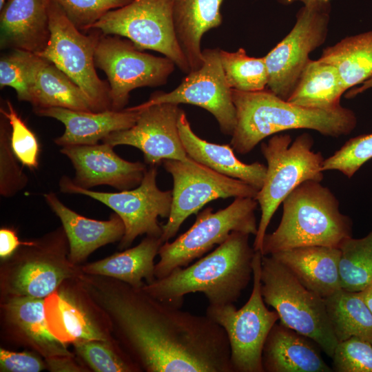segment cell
I'll list each match as a JSON object with an SVG mask.
<instances>
[{
  "mask_svg": "<svg viewBox=\"0 0 372 372\" xmlns=\"http://www.w3.org/2000/svg\"><path fill=\"white\" fill-rule=\"evenodd\" d=\"M137 367L147 372H232L224 329L121 282L95 292Z\"/></svg>",
  "mask_w": 372,
  "mask_h": 372,
  "instance_id": "6da1fadb",
  "label": "cell"
},
{
  "mask_svg": "<svg viewBox=\"0 0 372 372\" xmlns=\"http://www.w3.org/2000/svg\"><path fill=\"white\" fill-rule=\"evenodd\" d=\"M249 234L233 231L212 252L186 267L145 284L142 290L153 298L181 308L184 296L203 293L210 305L234 304L252 276L255 251Z\"/></svg>",
  "mask_w": 372,
  "mask_h": 372,
  "instance_id": "7a4b0ae2",
  "label": "cell"
},
{
  "mask_svg": "<svg viewBox=\"0 0 372 372\" xmlns=\"http://www.w3.org/2000/svg\"><path fill=\"white\" fill-rule=\"evenodd\" d=\"M236 125L230 145L240 154L249 153L267 136L280 132L307 129L338 138L351 134L358 123L353 110L302 107L283 100L269 90L242 92L232 89Z\"/></svg>",
  "mask_w": 372,
  "mask_h": 372,
  "instance_id": "3957f363",
  "label": "cell"
},
{
  "mask_svg": "<svg viewBox=\"0 0 372 372\" xmlns=\"http://www.w3.org/2000/svg\"><path fill=\"white\" fill-rule=\"evenodd\" d=\"M282 216L276 229L266 234L261 254L306 246L338 247L352 236L353 222L340 211L333 193L309 180L299 185L282 202Z\"/></svg>",
  "mask_w": 372,
  "mask_h": 372,
  "instance_id": "277c9868",
  "label": "cell"
},
{
  "mask_svg": "<svg viewBox=\"0 0 372 372\" xmlns=\"http://www.w3.org/2000/svg\"><path fill=\"white\" fill-rule=\"evenodd\" d=\"M313 143L312 136L307 132L293 142L288 134H276L267 143H261L267 166L263 185L255 198L261 216L253 245L254 251H261L271 218L285 198L307 180H322L325 158L321 152L312 150Z\"/></svg>",
  "mask_w": 372,
  "mask_h": 372,
  "instance_id": "5b68a950",
  "label": "cell"
},
{
  "mask_svg": "<svg viewBox=\"0 0 372 372\" xmlns=\"http://www.w3.org/2000/svg\"><path fill=\"white\" fill-rule=\"evenodd\" d=\"M260 280L263 300L277 312L280 322L314 341L331 358L338 342L324 298L271 256H262Z\"/></svg>",
  "mask_w": 372,
  "mask_h": 372,
  "instance_id": "8992f818",
  "label": "cell"
},
{
  "mask_svg": "<svg viewBox=\"0 0 372 372\" xmlns=\"http://www.w3.org/2000/svg\"><path fill=\"white\" fill-rule=\"evenodd\" d=\"M256 198L239 197L216 212L209 207L197 214L193 225L172 242L160 247V260L155 265V276L162 278L178 267L187 266L216 245L224 242L233 231L256 236L258 225Z\"/></svg>",
  "mask_w": 372,
  "mask_h": 372,
  "instance_id": "52a82bcc",
  "label": "cell"
},
{
  "mask_svg": "<svg viewBox=\"0 0 372 372\" xmlns=\"http://www.w3.org/2000/svg\"><path fill=\"white\" fill-rule=\"evenodd\" d=\"M262 254L255 251L252 261L253 288L248 301L236 309L234 304L210 305L206 316L222 327L230 346L232 372H263L262 353L267 335L279 320L265 305L261 293Z\"/></svg>",
  "mask_w": 372,
  "mask_h": 372,
  "instance_id": "ba28073f",
  "label": "cell"
},
{
  "mask_svg": "<svg viewBox=\"0 0 372 372\" xmlns=\"http://www.w3.org/2000/svg\"><path fill=\"white\" fill-rule=\"evenodd\" d=\"M48 17L50 38L44 49L36 54L56 65L83 91L92 112L111 109L109 87L95 70L94 54L100 35L82 33L51 1Z\"/></svg>",
  "mask_w": 372,
  "mask_h": 372,
  "instance_id": "9c48e42d",
  "label": "cell"
},
{
  "mask_svg": "<svg viewBox=\"0 0 372 372\" xmlns=\"http://www.w3.org/2000/svg\"><path fill=\"white\" fill-rule=\"evenodd\" d=\"M172 4L173 0H132L107 12L88 30L123 37L141 50L160 52L188 74L190 68L174 30Z\"/></svg>",
  "mask_w": 372,
  "mask_h": 372,
  "instance_id": "30bf717a",
  "label": "cell"
},
{
  "mask_svg": "<svg viewBox=\"0 0 372 372\" xmlns=\"http://www.w3.org/2000/svg\"><path fill=\"white\" fill-rule=\"evenodd\" d=\"M331 0L304 4L296 14L291 31L265 56L269 90L287 101L310 60V53L327 37Z\"/></svg>",
  "mask_w": 372,
  "mask_h": 372,
  "instance_id": "8fae6325",
  "label": "cell"
},
{
  "mask_svg": "<svg viewBox=\"0 0 372 372\" xmlns=\"http://www.w3.org/2000/svg\"><path fill=\"white\" fill-rule=\"evenodd\" d=\"M173 178L172 203L167 223L162 225L161 240L169 241L183 222L207 203L229 197L256 198L258 190L239 179L218 173L191 158L162 163Z\"/></svg>",
  "mask_w": 372,
  "mask_h": 372,
  "instance_id": "7c38bea8",
  "label": "cell"
},
{
  "mask_svg": "<svg viewBox=\"0 0 372 372\" xmlns=\"http://www.w3.org/2000/svg\"><path fill=\"white\" fill-rule=\"evenodd\" d=\"M157 174V166H150L136 188L113 193L80 187L67 176H63L59 184L61 192L87 196L119 216L125 225V234L119 244V248L123 249L128 248L138 236L161 238L162 235V225L158 218L169 217L172 190L162 191L158 187Z\"/></svg>",
  "mask_w": 372,
  "mask_h": 372,
  "instance_id": "4fadbf2b",
  "label": "cell"
},
{
  "mask_svg": "<svg viewBox=\"0 0 372 372\" xmlns=\"http://www.w3.org/2000/svg\"><path fill=\"white\" fill-rule=\"evenodd\" d=\"M94 63L107 77L114 110L124 109L133 90L165 85L176 65L165 56L145 53L127 39L103 34L96 48Z\"/></svg>",
  "mask_w": 372,
  "mask_h": 372,
  "instance_id": "5bb4252c",
  "label": "cell"
},
{
  "mask_svg": "<svg viewBox=\"0 0 372 372\" xmlns=\"http://www.w3.org/2000/svg\"><path fill=\"white\" fill-rule=\"evenodd\" d=\"M201 67L190 71L169 92L152 94L145 102L126 108L138 111L160 103L191 104L205 109L216 119L221 132L231 136L236 125V108L221 64L220 49L203 50Z\"/></svg>",
  "mask_w": 372,
  "mask_h": 372,
  "instance_id": "9a60e30c",
  "label": "cell"
},
{
  "mask_svg": "<svg viewBox=\"0 0 372 372\" xmlns=\"http://www.w3.org/2000/svg\"><path fill=\"white\" fill-rule=\"evenodd\" d=\"M138 111L139 115L132 127L109 134L103 143L113 147L121 145L136 147L150 166H157L165 160L189 158L179 134L178 120L183 110L178 105L160 103Z\"/></svg>",
  "mask_w": 372,
  "mask_h": 372,
  "instance_id": "2e32d148",
  "label": "cell"
},
{
  "mask_svg": "<svg viewBox=\"0 0 372 372\" xmlns=\"http://www.w3.org/2000/svg\"><path fill=\"white\" fill-rule=\"evenodd\" d=\"M113 148L103 143L64 146L60 152L72 162L75 169L72 180L80 187L90 189L106 185L123 191L138 186L147 170L146 165L123 159Z\"/></svg>",
  "mask_w": 372,
  "mask_h": 372,
  "instance_id": "e0dca14e",
  "label": "cell"
},
{
  "mask_svg": "<svg viewBox=\"0 0 372 372\" xmlns=\"http://www.w3.org/2000/svg\"><path fill=\"white\" fill-rule=\"evenodd\" d=\"M67 237L63 229L43 241L30 245L25 260L13 271L8 291L14 296L44 299L54 292L61 282L70 277V269L60 265Z\"/></svg>",
  "mask_w": 372,
  "mask_h": 372,
  "instance_id": "ac0fdd59",
  "label": "cell"
},
{
  "mask_svg": "<svg viewBox=\"0 0 372 372\" xmlns=\"http://www.w3.org/2000/svg\"><path fill=\"white\" fill-rule=\"evenodd\" d=\"M36 114L55 118L65 126L63 134L54 140L61 147L95 145L109 134L132 127L139 111L112 109L102 112L72 110L62 107L34 109Z\"/></svg>",
  "mask_w": 372,
  "mask_h": 372,
  "instance_id": "d6986e66",
  "label": "cell"
},
{
  "mask_svg": "<svg viewBox=\"0 0 372 372\" xmlns=\"http://www.w3.org/2000/svg\"><path fill=\"white\" fill-rule=\"evenodd\" d=\"M43 196L62 223L69 245L70 263H79L98 248L122 239L125 225L116 213L107 220L90 219L66 207L53 192Z\"/></svg>",
  "mask_w": 372,
  "mask_h": 372,
  "instance_id": "ffe728a7",
  "label": "cell"
},
{
  "mask_svg": "<svg viewBox=\"0 0 372 372\" xmlns=\"http://www.w3.org/2000/svg\"><path fill=\"white\" fill-rule=\"evenodd\" d=\"M50 0H6L0 10L1 48L42 51L49 38Z\"/></svg>",
  "mask_w": 372,
  "mask_h": 372,
  "instance_id": "44dd1931",
  "label": "cell"
},
{
  "mask_svg": "<svg viewBox=\"0 0 372 372\" xmlns=\"http://www.w3.org/2000/svg\"><path fill=\"white\" fill-rule=\"evenodd\" d=\"M318 347L310 338L280 322L276 323L263 347V372L333 371L323 360Z\"/></svg>",
  "mask_w": 372,
  "mask_h": 372,
  "instance_id": "7402d4cb",
  "label": "cell"
},
{
  "mask_svg": "<svg viewBox=\"0 0 372 372\" xmlns=\"http://www.w3.org/2000/svg\"><path fill=\"white\" fill-rule=\"evenodd\" d=\"M285 266L308 289L322 298L342 289L338 247L306 246L269 255Z\"/></svg>",
  "mask_w": 372,
  "mask_h": 372,
  "instance_id": "603a6c76",
  "label": "cell"
},
{
  "mask_svg": "<svg viewBox=\"0 0 372 372\" xmlns=\"http://www.w3.org/2000/svg\"><path fill=\"white\" fill-rule=\"evenodd\" d=\"M178 127L189 158L218 173L244 181L258 191L261 189L266 176V165L259 162L242 163L235 156L230 145L215 144L200 138L193 132L184 111L178 118Z\"/></svg>",
  "mask_w": 372,
  "mask_h": 372,
  "instance_id": "cb8c5ba5",
  "label": "cell"
},
{
  "mask_svg": "<svg viewBox=\"0 0 372 372\" xmlns=\"http://www.w3.org/2000/svg\"><path fill=\"white\" fill-rule=\"evenodd\" d=\"M223 0H173L172 17L180 48L190 71L203 63L201 39L204 34L220 26Z\"/></svg>",
  "mask_w": 372,
  "mask_h": 372,
  "instance_id": "d4e9b609",
  "label": "cell"
},
{
  "mask_svg": "<svg viewBox=\"0 0 372 372\" xmlns=\"http://www.w3.org/2000/svg\"><path fill=\"white\" fill-rule=\"evenodd\" d=\"M163 244L160 238L147 236L136 247L89 264L83 267V271L111 277L141 289L145 285L143 280L149 284L156 279L154 260Z\"/></svg>",
  "mask_w": 372,
  "mask_h": 372,
  "instance_id": "484cf974",
  "label": "cell"
},
{
  "mask_svg": "<svg viewBox=\"0 0 372 372\" xmlns=\"http://www.w3.org/2000/svg\"><path fill=\"white\" fill-rule=\"evenodd\" d=\"M335 66L319 59H310L287 101L302 107L335 110L345 92Z\"/></svg>",
  "mask_w": 372,
  "mask_h": 372,
  "instance_id": "4316f807",
  "label": "cell"
},
{
  "mask_svg": "<svg viewBox=\"0 0 372 372\" xmlns=\"http://www.w3.org/2000/svg\"><path fill=\"white\" fill-rule=\"evenodd\" d=\"M6 309L10 321L47 358L70 356L65 343L49 330L44 299L14 296Z\"/></svg>",
  "mask_w": 372,
  "mask_h": 372,
  "instance_id": "83f0119b",
  "label": "cell"
},
{
  "mask_svg": "<svg viewBox=\"0 0 372 372\" xmlns=\"http://www.w3.org/2000/svg\"><path fill=\"white\" fill-rule=\"evenodd\" d=\"M319 60L335 67L345 91L372 77V30L324 48Z\"/></svg>",
  "mask_w": 372,
  "mask_h": 372,
  "instance_id": "f1b7e54d",
  "label": "cell"
},
{
  "mask_svg": "<svg viewBox=\"0 0 372 372\" xmlns=\"http://www.w3.org/2000/svg\"><path fill=\"white\" fill-rule=\"evenodd\" d=\"M324 300L338 342L358 337L372 344V311L365 302L362 291L341 289Z\"/></svg>",
  "mask_w": 372,
  "mask_h": 372,
  "instance_id": "f546056e",
  "label": "cell"
},
{
  "mask_svg": "<svg viewBox=\"0 0 372 372\" xmlns=\"http://www.w3.org/2000/svg\"><path fill=\"white\" fill-rule=\"evenodd\" d=\"M30 103L34 109L62 107L92 112L90 101L83 91L47 60L37 74Z\"/></svg>",
  "mask_w": 372,
  "mask_h": 372,
  "instance_id": "4dcf8cb0",
  "label": "cell"
},
{
  "mask_svg": "<svg viewBox=\"0 0 372 372\" xmlns=\"http://www.w3.org/2000/svg\"><path fill=\"white\" fill-rule=\"evenodd\" d=\"M45 313L50 332L63 343L106 341V338L74 303L56 293L45 299Z\"/></svg>",
  "mask_w": 372,
  "mask_h": 372,
  "instance_id": "1f68e13d",
  "label": "cell"
},
{
  "mask_svg": "<svg viewBox=\"0 0 372 372\" xmlns=\"http://www.w3.org/2000/svg\"><path fill=\"white\" fill-rule=\"evenodd\" d=\"M338 248L342 289L363 291L372 282V230L361 238H346Z\"/></svg>",
  "mask_w": 372,
  "mask_h": 372,
  "instance_id": "d6a6232c",
  "label": "cell"
},
{
  "mask_svg": "<svg viewBox=\"0 0 372 372\" xmlns=\"http://www.w3.org/2000/svg\"><path fill=\"white\" fill-rule=\"evenodd\" d=\"M220 56L227 81L231 89L242 92L265 90L268 71L265 56H249L242 48L235 52L220 49Z\"/></svg>",
  "mask_w": 372,
  "mask_h": 372,
  "instance_id": "836d02e7",
  "label": "cell"
},
{
  "mask_svg": "<svg viewBox=\"0 0 372 372\" xmlns=\"http://www.w3.org/2000/svg\"><path fill=\"white\" fill-rule=\"evenodd\" d=\"M45 59L34 52L14 50L0 60V87L13 88L19 101L31 103L37 74Z\"/></svg>",
  "mask_w": 372,
  "mask_h": 372,
  "instance_id": "e575fe53",
  "label": "cell"
},
{
  "mask_svg": "<svg viewBox=\"0 0 372 372\" xmlns=\"http://www.w3.org/2000/svg\"><path fill=\"white\" fill-rule=\"evenodd\" d=\"M372 158V133L351 138L324 161L323 171L336 170L351 178Z\"/></svg>",
  "mask_w": 372,
  "mask_h": 372,
  "instance_id": "d590c367",
  "label": "cell"
},
{
  "mask_svg": "<svg viewBox=\"0 0 372 372\" xmlns=\"http://www.w3.org/2000/svg\"><path fill=\"white\" fill-rule=\"evenodd\" d=\"M7 108L1 107V114L8 121L10 127V145L17 160L30 169H37L39 145L34 134L17 114L10 101Z\"/></svg>",
  "mask_w": 372,
  "mask_h": 372,
  "instance_id": "8d00e7d4",
  "label": "cell"
},
{
  "mask_svg": "<svg viewBox=\"0 0 372 372\" xmlns=\"http://www.w3.org/2000/svg\"><path fill=\"white\" fill-rule=\"evenodd\" d=\"M102 340H84L74 343L78 354L97 372L138 371L137 366L115 352Z\"/></svg>",
  "mask_w": 372,
  "mask_h": 372,
  "instance_id": "74e56055",
  "label": "cell"
},
{
  "mask_svg": "<svg viewBox=\"0 0 372 372\" xmlns=\"http://www.w3.org/2000/svg\"><path fill=\"white\" fill-rule=\"evenodd\" d=\"M2 115V114H1ZM0 126V194L11 197L23 189L28 177L19 166L10 145V127L3 116Z\"/></svg>",
  "mask_w": 372,
  "mask_h": 372,
  "instance_id": "f35d334b",
  "label": "cell"
},
{
  "mask_svg": "<svg viewBox=\"0 0 372 372\" xmlns=\"http://www.w3.org/2000/svg\"><path fill=\"white\" fill-rule=\"evenodd\" d=\"M56 3L80 30H88L109 11L132 0H50Z\"/></svg>",
  "mask_w": 372,
  "mask_h": 372,
  "instance_id": "ab89813d",
  "label": "cell"
},
{
  "mask_svg": "<svg viewBox=\"0 0 372 372\" xmlns=\"http://www.w3.org/2000/svg\"><path fill=\"white\" fill-rule=\"evenodd\" d=\"M335 372H372V344L358 337L338 342L333 357Z\"/></svg>",
  "mask_w": 372,
  "mask_h": 372,
  "instance_id": "60d3db41",
  "label": "cell"
},
{
  "mask_svg": "<svg viewBox=\"0 0 372 372\" xmlns=\"http://www.w3.org/2000/svg\"><path fill=\"white\" fill-rule=\"evenodd\" d=\"M44 367L43 362L33 354L0 349L1 371L39 372Z\"/></svg>",
  "mask_w": 372,
  "mask_h": 372,
  "instance_id": "b9f144b4",
  "label": "cell"
},
{
  "mask_svg": "<svg viewBox=\"0 0 372 372\" xmlns=\"http://www.w3.org/2000/svg\"><path fill=\"white\" fill-rule=\"evenodd\" d=\"M33 241L22 242L19 240L16 232L9 228L0 229V257L7 259L11 256L20 245H32Z\"/></svg>",
  "mask_w": 372,
  "mask_h": 372,
  "instance_id": "7bdbcfd3",
  "label": "cell"
},
{
  "mask_svg": "<svg viewBox=\"0 0 372 372\" xmlns=\"http://www.w3.org/2000/svg\"><path fill=\"white\" fill-rule=\"evenodd\" d=\"M49 368L54 371H79V369L70 360V356L47 358Z\"/></svg>",
  "mask_w": 372,
  "mask_h": 372,
  "instance_id": "ee69618b",
  "label": "cell"
},
{
  "mask_svg": "<svg viewBox=\"0 0 372 372\" xmlns=\"http://www.w3.org/2000/svg\"><path fill=\"white\" fill-rule=\"evenodd\" d=\"M372 87V77L362 83L358 87H355L353 89L351 90L348 92V93L346 94V97L348 99H351L357 95L363 93L364 92L366 91L367 90Z\"/></svg>",
  "mask_w": 372,
  "mask_h": 372,
  "instance_id": "f6af8a7d",
  "label": "cell"
},
{
  "mask_svg": "<svg viewBox=\"0 0 372 372\" xmlns=\"http://www.w3.org/2000/svg\"><path fill=\"white\" fill-rule=\"evenodd\" d=\"M363 298L372 311V282L363 291H362Z\"/></svg>",
  "mask_w": 372,
  "mask_h": 372,
  "instance_id": "bcb514c9",
  "label": "cell"
},
{
  "mask_svg": "<svg viewBox=\"0 0 372 372\" xmlns=\"http://www.w3.org/2000/svg\"><path fill=\"white\" fill-rule=\"evenodd\" d=\"M276 1L283 5H289L294 3L295 1H301L304 4H305L308 2L313 1H330V0H276Z\"/></svg>",
  "mask_w": 372,
  "mask_h": 372,
  "instance_id": "7dc6e473",
  "label": "cell"
},
{
  "mask_svg": "<svg viewBox=\"0 0 372 372\" xmlns=\"http://www.w3.org/2000/svg\"><path fill=\"white\" fill-rule=\"evenodd\" d=\"M5 2H6V0H0V10L3 8Z\"/></svg>",
  "mask_w": 372,
  "mask_h": 372,
  "instance_id": "c3c4849f",
  "label": "cell"
}]
</instances>
